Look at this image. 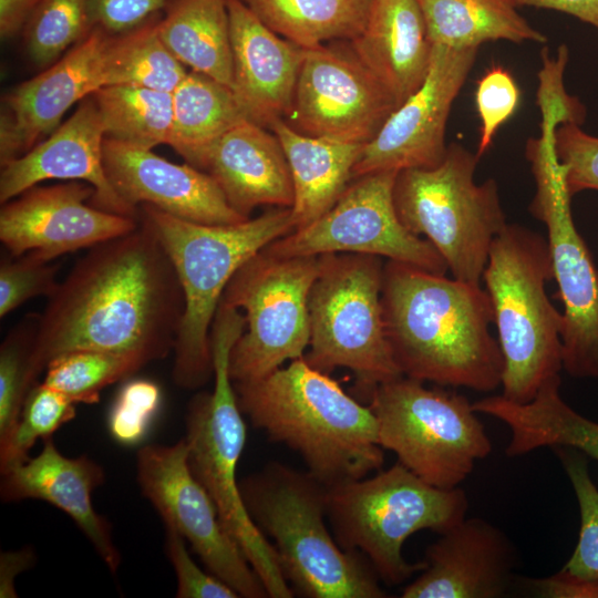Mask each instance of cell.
I'll return each mask as SVG.
<instances>
[{
    "mask_svg": "<svg viewBox=\"0 0 598 598\" xmlns=\"http://www.w3.org/2000/svg\"><path fill=\"white\" fill-rule=\"evenodd\" d=\"M185 310L173 262L151 224L97 244L80 258L39 315L31 354L35 381L56 357L99 350L145 365L173 350Z\"/></svg>",
    "mask_w": 598,
    "mask_h": 598,
    "instance_id": "1",
    "label": "cell"
},
{
    "mask_svg": "<svg viewBox=\"0 0 598 598\" xmlns=\"http://www.w3.org/2000/svg\"><path fill=\"white\" fill-rule=\"evenodd\" d=\"M381 300L403 375L478 392L501 386L503 357L491 332L492 302L481 286L388 260Z\"/></svg>",
    "mask_w": 598,
    "mask_h": 598,
    "instance_id": "2",
    "label": "cell"
},
{
    "mask_svg": "<svg viewBox=\"0 0 598 598\" xmlns=\"http://www.w3.org/2000/svg\"><path fill=\"white\" fill-rule=\"evenodd\" d=\"M238 405L268 440L300 455L327 487L367 477L384 463L377 419L303 357L268 375L234 383Z\"/></svg>",
    "mask_w": 598,
    "mask_h": 598,
    "instance_id": "3",
    "label": "cell"
},
{
    "mask_svg": "<svg viewBox=\"0 0 598 598\" xmlns=\"http://www.w3.org/2000/svg\"><path fill=\"white\" fill-rule=\"evenodd\" d=\"M245 507L269 539L295 594L308 598H384L368 559L344 550L329 530L328 487L279 462L239 481Z\"/></svg>",
    "mask_w": 598,
    "mask_h": 598,
    "instance_id": "4",
    "label": "cell"
},
{
    "mask_svg": "<svg viewBox=\"0 0 598 598\" xmlns=\"http://www.w3.org/2000/svg\"><path fill=\"white\" fill-rule=\"evenodd\" d=\"M140 216L157 234L179 279L185 310L174 346L173 380L196 390L214 375L210 329L235 272L274 240L295 230L290 208L277 207L234 225L184 220L140 205Z\"/></svg>",
    "mask_w": 598,
    "mask_h": 598,
    "instance_id": "5",
    "label": "cell"
},
{
    "mask_svg": "<svg viewBox=\"0 0 598 598\" xmlns=\"http://www.w3.org/2000/svg\"><path fill=\"white\" fill-rule=\"evenodd\" d=\"M246 320L239 309L219 302L210 329L214 389L197 393L186 415L188 465L214 499L220 520L261 580L268 597L292 598L278 555L243 502L237 464L246 444V424L229 374V355Z\"/></svg>",
    "mask_w": 598,
    "mask_h": 598,
    "instance_id": "6",
    "label": "cell"
},
{
    "mask_svg": "<svg viewBox=\"0 0 598 598\" xmlns=\"http://www.w3.org/2000/svg\"><path fill=\"white\" fill-rule=\"evenodd\" d=\"M551 279L547 238L506 224L492 243L482 280L503 357L502 395L516 403L532 401L563 369V316L545 289Z\"/></svg>",
    "mask_w": 598,
    "mask_h": 598,
    "instance_id": "7",
    "label": "cell"
},
{
    "mask_svg": "<svg viewBox=\"0 0 598 598\" xmlns=\"http://www.w3.org/2000/svg\"><path fill=\"white\" fill-rule=\"evenodd\" d=\"M468 499L460 487L443 489L399 462L372 477L328 487L327 518L344 550L362 554L381 581L401 585L425 563H409L405 540L429 529L442 534L465 518Z\"/></svg>",
    "mask_w": 598,
    "mask_h": 598,
    "instance_id": "8",
    "label": "cell"
},
{
    "mask_svg": "<svg viewBox=\"0 0 598 598\" xmlns=\"http://www.w3.org/2000/svg\"><path fill=\"white\" fill-rule=\"evenodd\" d=\"M480 158L452 143L436 166L399 171L393 188L403 226L425 236L453 278L476 286H481L492 243L507 224L496 181H474Z\"/></svg>",
    "mask_w": 598,
    "mask_h": 598,
    "instance_id": "9",
    "label": "cell"
},
{
    "mask_svg": "<svg viewBox=\"0 0 598 598\" xmlns=\"http://www.w3.org/2000/svg\"><path fill=\"white\" fill-rule=\"evenodd\" d=\"M320 270L308 298L309 351L303 359L330 373L351 370L369 396L402 377L385 332L382 309V257L354 252L319 256Z\"/></svg>",
    "mask_w": 598,
    "mask_h": 598,
    "instance_id": "10",
    "label": "cell"
},
{
    "mask_svg": "<svg viewBox=\"0 0 598 598\" xmlns=\"http://www.w3.org/2000/svg\"><path fill=\"white\" fill-rule=\"evenodd\" d=\"M369 406L379 444L424 482L452 489L492 451L483 422L466 396L405 375L377 385Z\"/></svg>",
    "mask_w": 598,
    "mask_h": 598,
    "instance_id": "11",
    "label": "cell"
},
{
    "mask_svg": "<svg viewBox=\"0 0 598 598\" xmlns=\"http://www.w3.org/2000/svg\"><path fill=\"white\" fill-rule=\"evenodd\" d=\"M319 256L278 257L264 249L233 276L220 300L245 311L246 327L229 355L234 383L259 380L309 346V292Z\"/></svg>",
    "mask_w": 598,
    "mask_h": 598,
    "instance_id": "12",
    "label": "cell"
},
{
    "mask_svg": "<svg viewBox=\"0 0 598 598\" xmlns=\"http://www.w3.org/2000/svg\"><path fill=\"white\" fill-rule=\"evenodd\" d=\"M542 131L526 145L536 183L529 213L547 229L553 279L564 308L563 369L575 378L598 379V268L573 219V196L555 155L553 131Z\"/></svg>",
    "mask_w": 598,
    "mask_h": 598,
    "instance_id": "13",
    "label": "cell"
},
{
    "mask_svg": "<svg viewBox=\"0 0 598 598\" xmlns=\"http://www.w3.org/2000/svg\"><path fill=\"white\" fill-rule=\"evenodd\" d=\"M396 175L398 171H381L353 178L321 217L262 249L278 257L367 254L445 275L447 265L435 247L409 231L398 217Z\"/></svg>",
    "mask_w": 598,
    "mask_h": 598,
    "instance_id": "14",
    "label": "cell"
},
{
    "mask_svg": "<svg viewBox=\"0 0 598 598\" xmlns=\"http://www.w3.org/2000/svg\"><path fill=\"white\" fill-rule=\"evenodd\" d=\"M136 478L165 527L190 544L209 573L239 597H268L258 575L224 527L214 499L192 473L185 437L173 445L141 447Z\"/></svg>",
    "mask_w": 598,
    "mask_h": 598,
    "instance_id": "15",
    "label": "cell"
},
{
    "mask_svg": "<svg viewBox=\"0 0 598 598\" xmlns=\"http://www.w3.org/2000/svg\"><path fill=\"white\" fill-rule=\"evenodd\" d=\"M398 106L352 51L322 44L303 52L287 116L305 135L367 144Z\"/></svg>",
    "mask_w": 598,
    "mask_h": 598,
    "instance_id": "16",
    "label": "cell"
},
{
    "mask_svg": "<svg viewBox=\"0 0 598 598\" xmlns=\"http://www.w3.org/2000/svg\"><path fill=\"white\" fill-rule=\"evenodd\" d=\"M477 51L433 44L424 81L363 146L352 178L381 171L429 168L442 162L447 150L445 131L452 105Z\"/></svg>",
    "mask_w": 598,
    "mask_h": 598,
    "instance_id": "17",
    "label": "cell"
},
{
    "mask_svg": "<svg viewBox=\"0 0 598 598\" xmlns=\"http://www.w3.org/2000/svg\"><path fill=\"white\" fill-rule=\"evenodd\" d=\"M93 195L94 188L80 181L33 186L2 204L0 240L13 257L28 254L52 261L137 227L138 218L86 205Z\"/></svg>",
    "mask_w": 598,
    "mask_h": 598,
    "instance_id": "18",
    "label": "cell"
},
{
    "mask_svg": "<svg viewBox=\"0 0 598 598\" xmlns=\"http://www.w3.org/2000/svg\"><path fill=\"white\" fill-rule=\"evenodd\" d=\"M107 33L99 27L38 75L2 99L0 164L17 158L50 135L64 114L102 87L100 58Z\"/></svg>",
    "mask_w": 598,
    "mask_h": 598,
    "instance_id": "19",
    "label": "cell"
},
{
    "mask_svg": "<svg viewBox=\"0 0 598 598\" xmlns=\"http://www.w3.org/2000/svg\"><path fill=\"white\" fill-rule=\"evenodd\" d=\"M103 164L117 195L135 210L148 204L205 225H234L249 219L230 206L209 173L172 163L152 150L105 137Z\"/></svg>",
    "mask_w": 598,
    "mask_h": 598,
    "instance_id": "20",
    "label": "cell"
},
{
    "mask_svg": "<svg viewBox=\"0 0 598 598\" xmlns=\"http://www.w3.org/2000/svg\"><path fill=\"white\" fill-rule=\"evenodd\" d=\"M104 127L92 95L49 137L25 154L1 165L0 202L4 204L39 183L50 179L80 181L94 188L91 205L137 218L111 185L103 164Z\"/></svg>",
    "mask_w": 598,
    "mask_h": 598,
    "instance_id": "21",
    "label": "cell"
},
{
    "mask_svg": "<svg viewBox=\"0 0 598 598\" xmlns=\"http://www.w3.org/2000/svg\"><path fill=\"white\" fill-rule=\"evenodd\" d=\"M425 551V567L403 598H501L513 585L516 550L504 532L482 518H464Z\"/></svg>",
    "mask_w": 598,
    "mask_h": 598,
    "instance_id": "22",
    "label": "cell"
},
{
    "mask_svg": "<svg viewBox=\"0 0 598 598\" xmlns=\"http://www.w3.org/2000/svg\"><path fill=\"white\" fill-rule=\"evenodd\" d=\"M231 91L244 115L262 126L290 112L305 49L269 29L243 0H227Z\"/></svg>",
    "mask_w": 598,
    "mask_h": 598,
    "instance_id": "23",
    "label": "cell"
},
{
    "mask_svg": "<svg viewBox=\"0 0 598 598\" xmlns=\"http://www.w3.org/2000/svg\"><path fill=\"white\" fill-rule=\"evenodd\" d=\"M42 451L1 468L0 495L3 502L35 498L68 514L90 540L111 573L115 574L121 555L114 544L109 520L93 507L92 493L104 483L103 467L87 457L64 456L52 436Z\"/></svg>",
    "mask_w": 598,
    "mask_h": 598,
    "instance_id": "24",
    "label": "cell"
},
{
    "mask_svg": "<svg viewBox=\"0 0 598 598\" xmlns=\"http://www.w3.org/2000/svg\"><path fill=\"white\" fill-rule=\"evenodd\" d=\"M205 171L246 218L261 205L291 208L293 204L290 169L278 137L248 118L219 140Z\"/></svg>",
    "mask_w": 598,
    "mask_h": 598,
    "instance_id": "25",
    "label": "cell"
},
{
    "mask_svg": "<svg viewBox=\"0 0 598 598\" xmlns=\"http://www.w3.org/2000/svg\"><path fill=\"white\" fill-rule=\"evenodd\" d=\"M351 51L400 105L424 81L433 44L416 0H373Z\"/></svg>",
    "mask_w": 598,
    "mask_h": 598,
    "instance_id": "26",
    "label": "cell"
},
{
    "mask_svg": "<svg viewBox=\"0 0 598 598\" xmlns=\"http://www.w3.org/2000/svg\"><path fill=\"white\" fill-rule=\"evenodd\" d=\"M559 388L560 375L546 381L527 403H516L498 394L474 402L473 409L502 421L509 429L511 439L505 450L508 456L564 446L598 462V423L569 406Z\"/></svg>",
    "mask_w": 598,
    "mask_h": 598,
    "instance_id": "27",
    "label": "cell"
},
{
    "mask_svg": "<svg viewBox=\"0 0 598 598\" xmlns=\"http://www.w3.org/2000/svg\"><path fill=\"white\" fill-rule=\"evenodd\" d=\"M278 137L290 169L296 229L327 213L352 181L353 167L365 144L305 135L282 118L270 126Z\"/></svg>",
    "mask_w": 598,
    "mask_h": 598,
    "instance_id": "28",
    "label": "cell"
},
{
    "mask_svg": "<svg viewBox=\"0 0 598 598\" xmlns=\"http://www.w3.org/2000/svg\"><path fill=\"white\" fill-rule=\"evenodd\" d=\"M157 27L163 43L184 66L231 89L227 0H171Z\"/></svg>",
    "mask_w": 598,
    "mask_h": 598,
    "instance_id": "29",
    "label": "cell"
},
{
    "mask_svg": "<svg viewBox=\"0 0 598 598\" xmlns=\"http://www.w3.org/2000/svg\"><path fill=\"white\" fill-rule=\"evenodd\" d=\"M173 94V128L169 146L187 164L206 169L219 140L246 118L230 87L190 71Z\"/></svg>",
    "mask_w": 598,
    "mask_h": 598,
    "instance_id": "30",
    "label": "cell"
},
{
    "mask_svg": "<svg viewBox=\"0 0 598 598\" xmlns=\"http://www.w3.org/2000/svg\"><path fill=\"white\" fill-rule=\"evenodd\" d=\"M432 44L478 49L485 42L544 43L513 0H416Z\"/></svg>",
    "mask_w": 598,
    "mask_h": 598,
    "instance_id": "31",
    "label": "cell"
},
{
    "mask_svg": "<svg viewBox=\"0 0 598 598\" xmlns=\"http://www.w3.org/2000/svg\"><path fill=\"white\" fill-rule=\"evenodd\" d=\"M243 1L269 29L306 50L330 40L354 39L373 0Z\"/></svg>",
    "mask_w": 598,
    "mask_h": 598,
    "instance_id": "32",
    "label": "cell"
},
{
    "mask_svg": "<svg viewBox=\"0 0 598 598\" xmlns=\"http://www.w3.org/2000/svg\"><path fill=\"white\" fill-rule=\"evenodd\" d=\"M161 14L105 38L100 58L102 86L135 85L173 93L187 74L158 33Z\"/></svg>",
    "mask_w": 598,
    "mask_h": 598,
    "instance_id": "33",
    "label": "cell"
},
{
    "mask_svg": "<svg viewBox=\"0 0 598 598\" xmlns=\"http://www.w3.org/2000/svg\"><path fill=\"white\" fill-rule=\"evenodd\" d=\"M92 96L105 137L147 150L169 144L172 93L135 85H106Z\"/></svg>",
    "mask_w": 598,
    "mask_h": 598,
    "instance_id": "34",
    "label": "cell"
},
{
    "mask_svg": "<svg viewBox=\"0 0 598 598\" xmlns=\"http://www.w3.org/2000/svg\"><path fill=\"white\" fill-rule=\"evenodd\" d=\"M144 365L126 354L74 350L54 358L48 364L42 382L76 404H92L99 402L101 390L131 377Z\"/></svg>",
    "mask_w": 598,
    "mask_h": 598,
    "instance_id": "35",
    "label": "cell"
},
{
    "mask_svg": "<svg viewBox=\"0 0 598 598\" xmlns=\"http://www.w3.org/2000/svg\"><path fill=\"white\" fill-rule=\"evenodd\" d=\"M93 28L89 0H41L23 31L29 58L45 69Z\"/></svg>",
    "mask_w": 598,
    "mask_h": 598,
    "instance_id": "36",
    "label": "cell"
},
{
    "mask_svg": "<svg viewBox=\"0 0 598 598\" xmlns=\"http://www.w3.org/2000/svg\"><path fill=\"white\" fill-rule=\"evenodd\" d=\"M38 322L39 315H28L0 347V448L9 441L27 395L37 383L31 372V354Z\"/></svg>",
    "mask_w": 598,
    "mask_h": 598,
    "instance_id": "37",
    "label": "cell"
},
{
    "mask_svg": "<svg viewBox=\"0 0 598 598\" xmlns=\"http://www.w3.org/2000/svg\"><path fill=\"white\" fill-rule=\"evenodd\" d=\"M75 405L65 394L37 382L27 395L14 431L0 448V470L28 458V452L39 439L51 437L75 417Z\"/></svg>",
    "mask_w": 598,
    "mask_h": 598,
    "instance_id": "38",
    "label": "cell"
},
{
    "mask_svg": "<svg viewBox=\"0 0 598 598\" xmlns=\"http://www.w3.org/2000/svg\"><path fill=\"white\" fill-rule=\"evenodd\" d=\"M553 450L571 483L580 512L578 543L563 569L580 578L598 580V488L580 452L564 446Z\"/></svg>",
    "mask_w": 598,
    "mask_h": 598,
    "instance_id": "39",
    "label": "cell"
},
{
    "mask_svg": "<svg viewBox=\"0 0 598 598\" xmlns=\"http://www.w3.org/2000/svg\"><path fill=\"white\" fill-rule=\"evenodd\" d=\"M159 402V388L154 382L143 379L127 382L109 414L111 436L123 445L140 443L148 431Z\"/></svg>",
    "mask_w": 598,
    "mask_h": 598,
    "instance_id": "40",
    "label": "cell"
},
{
    "mask_svg": "<svg viewBox=\"0 0 598 598\" xmlns=\"http://www.w3.org/2000/svg\"><path fill=\"white\" fill-rule=\"evenodd\" d=\"M4 259L0 265V318L25 301L50 297L59 286L58 266L32 255Z\"/></svg>",
    "mask_w": 598,
    "mask_h": 598,
    "instance_id": "41",
    "label": "cell"
},
{
    "mask_svg": "<svg viewBox=\"0 0 598 598\" xmlns=\"http://www.w3.org/2000/svg\"><path fill=\"white\" fill-rule=\"evenodd\" d=\"M520 92L513 75L504 68L494 65L478 80L475 91L481 134L477 155L483 156L491 147L498 128L515 113Z\"/></svg>",
    "mask_w": 598,
    "mask_h": 598,
    "instance_id": "42",
    "label": "cell"
},
{
    "mask_svg": "<svg viewBox=\"0 0 598 598\" xmlns=\"http://www.w3.org/2000/svg\"><path fill=\"white\" fill-rule=\"evenodd\" d=\"M553 145L569 194L598 190V136L582 131L578 124L561 123L554 128Z\"/></svg>",
    "mask_w": 598,
    "mask_h": 598,
    "instance_id": "43",
    "label": "cell"
},
{
    "mask_svg": "<svg viewBox=\"0 0 598 598\" xmlns=\"http://www.w3.org/2000/svg\"><path fill=\"white\" fill-rule=\"evenodd\" d=\"M166 529L165 548L177 578L178 598H238V594L214 576L203 570L190 557L185 538L172 528Z\"/></svg>",
    "mask_w": 598,
    "mask_h": 598,
    "instance_id": "44",
    "label": "cell"
},
{
    "mask_svg": "<svg viewBox=\"0 0 598 598\" xmlns=\"http://www.w3.org/2000/svg\"><path fill=\"white\" fill-rule=\"evenodd\" d=\"M93 27L109 34L131 30L158 14L171 0H89Z\"/></svg>",
    "mask_w": 598,
    "mask_h": 598,
    "instance_id": "45",
    "label": "cell"
},
{
    "mask_svg": "<svg viewBox=\"0 0 598 598\" xmlns=\"http://www.w3.org/2000/svg\"><path fill=\"white\" fill-rule=\"evenodd\" d=\"M524 585L539 598H598V580L580 578L563 568L548 577L528 578Z\"/></svg>",
    "mask_w": 598,
    "mask_h": 598,
    "instance_id": "46",
    "label": "cell"
},
{
    "mask_svg": "<svg viewBox=\"0 0 598 598\" xmlns=\"http://www.w3.org/2000/svg\"><path fill=\"white\" fill-rule=\"evenodd\" d=\"M35 554L30 547L0 554V597L17 598L14 579L19 574L32 567Z\"/></svg>",
    "mask_w": 598,
    "mask_h": 598,
    "instance_id": "47",
    "label": "cell"
},
{
    "mask_svg": "<svg viewBox=\"0 0 598 598\" xmlns=\"http://www.w3.org/2000/svg\"><path fill=\"white\" fill-rule=\"evenodd\" d=\"M41 0H0V35L8 40L23 32Z\"/></svg>",
    "mask_w": 598,
    "mask_h": 598,
    "instance_id": "48",
    "label": "cell"
},
{
    "mask_svg": "<svg viewBox=\"0 0 598 598\" xmlns=\"http://www.w3.org/2000/svg\"><path fill=\"white\" fill-rule=\"evenodd\" d=\"M519 7L549 9L570 14L598 30V0H513Z\"/></svg>",
    "mask_w": 598,
    "mask_h": 598,
    "instance_id": "49",
    "label": "cell"
}]
</instances>
